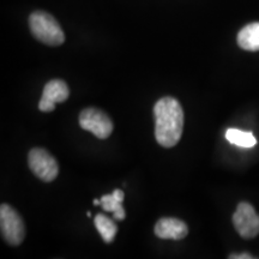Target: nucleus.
I'll return each instance as SVG.
<instances>
[{
	"instance_id": "nucleus-1",
	"label": "nucleus",
	"mask_w": 259,
	"mask_h": 259,
	"mask_svg": "<svg viewBox=\"0 0 259 259\" xmlns=\"http://www.w3.org/2000/svg\"><path fill=\"white\" fill-rule=\"evenodd\" d=\"M155 137L163 148H173L179 143L184 130V111L177 99L162 97L155 103Z\"/></svg>"
},
{
	"instance_id": "nucleus-2",
	"label": "nucleus",
	"mask_w": 259,
	"mask_h": 259,
	"mask_svg": "<svg viewBox=\"0 0 259 259\" xmlns=\"http://www.w3.org/2000/svg\"><path fill=\"white\" fill-rule=\"evenodd\" d=\"M29 27L35 38L48 46L57 47L64 44L65 35L57 19L45 11H35L29 17Z\"/></svg>"
},
{
	"instance_id": "nucleus-3",
	"label": "nucleus",
	"mask_w": 259,
	"mask_h": 259,
	"mask_svg": "<svg viewBox=\"0 0 259 259\" xmlns=\"http://www.w3.org/2000/svg\"><path fill=\"white\" fill-rule=\"evenodd\" d=\"M0 229L3 239L11 246H18L25 238V227L21 215L9 204L0 206Z\"/></svg>"
},
{
	"instance_id": "nucleus-4",
	"label": "nucleus",
	"mask_w": 259,
	"mask_h": 259,
	"mask_svg": "<svg viewBox=\"0 0 259 259\" xmlns=\"http://www.w3.org/2000/svg\"><path fill=\"white\" fill-rule=\"evenodd\" d=\"M28 164L32 173L45 183H51L59 174L57 160L42 148L31 149L28 155Z\"/></svg>"
},
{
	"instance_id": "nucleus-5",
	"label": "nucleus",
	"mask_w": 259,
	"mask_h": 259,
	"mask_svg": "<svg viewBox=\"0 0 259 259\" xmlns=\"http://www.w3.org/2000/svg\"><path fill=\"white\" fill-rule=\"evenodd\" d=\"M79 126L100 139H107L113 132V122L101 109L85 108L79 114Z\"/></svg>"
},
{
	"instance_id": "nucleus-6",
	"label": "nucleus",
	"mask_w": 259,
	"mask_h": 259,
	"mask_svg": "<svg viewBox=\"0 0 259 259\" xmlns=\"http://www.w3.org/2000/svg\"><path fill=\"white\" fill-rule=\"evenodd\" d=\"M233 225L239 235L244 239H253L259 234V215L247 202L238 204L233 215Z\"/></svg>"
},
{
	"instance_id": "nucleus-7",
	"label": "nucleus",
	"mask_w": 259,
	"mask_h": 259,
	"mask_svg": "<svg viewBox=\"0 0 259 259\" xmlns=\"http://www.w3.org/2000/svg\"><path fill=\"white\" fill-rule=\"evenodd\" d=\"M70 90L67 84L61 79H52L44 88L41 101L38 103V109L41 112H53L56 109V103L65 102L69 99Z\"/></svg>"
},
{
	"instance_id": "nucleus-8",
	"label": "nucleus",
	"mask_w": 259,
	"mask_h": 259,
	"mask_svg": "<svg viewBox=\"0 0 259 259\" xmlns=\"http://www.w3.org/2000/svg\"><path fill=\"white\" fill-rule=\"evenodd\" d=\"M155 235L160 239L181 240L189 234V227L184 221L174 218H164L158 220L155 225Z\"/></svg>"
},
{
	"instance_id": "nucleus-9",
	"label": "nucleus",
	"mask_w": 259,
	"mask_h": 259,
	"mask_svg": "<svg viewBox=\"0 0 259 259\" xmlns=\"http://www.w3.org/2000/svg\"><path fill=\"white\" fill-rule=\"evenodd\" d=\"M125 194L121 190L116 189L111 194H105L101 197V206L105 211L113 212V218L116 221H122L126 218L125 209L122 208V200Z\"/></svg>"
},
{
	"instance_id": "nucleus-10",
	"label": "nucleus",
	"mask_w": 259,
	"mask_h": 259,
	"mask_svg": "<svg viewBox=\"0 0 259 259\" xmlns=\"http://www.w3.org/2000/svg\"><path fill=\"white\" fill-rule=\"evenodd\" d=\"M236 41H238L239 47L244 51H259V22H253L242 28L239 31Z\"/></svg>"
},
{
	"instance_id": "nucleus-11",
	"label": "nucleus",
	"mask_w": 259,
	"mask_h": 259,
	"mask_svg": "<svg viewBox=\"0 0 259 259\" xmlns=\"http://www.w3.org/2000/svg\"><path fill=\"white\" fill-rule=\"evenodd\" d=\"M226 139L229 143L244 149L253 148L257 144V139L252 132L242 131L239 128H228L226 131Z\"/></svg>"
},
{
	"instance_id": "nucleus-12",
	"label": "nucleus",
	"mask_w": 259,
	"mask_h": 259,
	"mask_svg": "<svg viewBox=\"0 0 259 259\" xmlns=\"http://www.w3.org/2000/svg\"><path fill=\"white\" fill-rule=\"evenodd\" d=\"M94 223H95L96 229L99 231L103 241L107 242V244H111L114 240L116 233H118V226L115 225V222L112 219L107 218L103 213H97L95 220H94Z\"/></svg>"
},
{
	"instance_id": "nucleus-13",
	"label": "nucleus",
	"mask_w": 259,
	"mask_h": 259,
	"mask_svg": "<svg viewBox=\"0 0 259 259\" xmlns=\"http://www.w3.org/2000/svg\"><path fill=\"white\" fill-rule=\"evenodd\" d=\"M231 259H253V255L250 253H240V254H231L229 255Z\"/></svg>"
},
{
	"instance_id": "nucleus-14",
	"label": "nucleus",
	"mask_w": 259,
	"mask_h": 259,
	"mask_svg": "<svg viewBox=\"0 0 259 259\" xmlns=\"http://www.w3.org/2000/svg\"><path fill=\"white\" fill-rule=\"evenodd\" d=\"M99 204H101V199H94V205H99Z\"/></svg>"
},
{
	"instance_id": "nucleus-15",
	"label": "nucleus",
	"mask_w": 259,
	"mask_h": 259,
	"mask_svg": "<svg viewBox=\"0 0 259 259\" xmlns=\"http://www.w3.org/2000/svg\"><path fill=\"white\" fill-rule=\"evenodd\" d=\"M87 216H88V218H92V212H90V211L87 212Z\"/></svg>"
}]
</instances>
